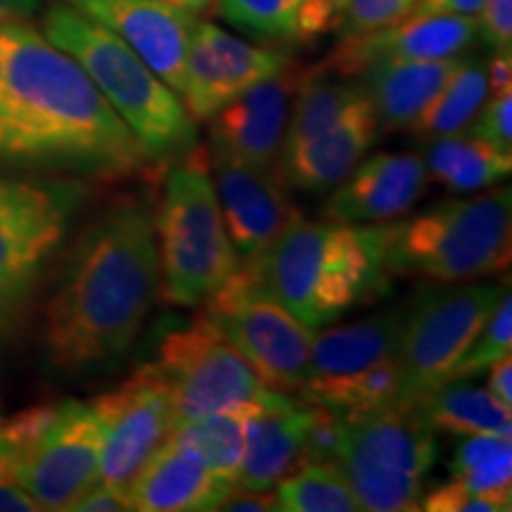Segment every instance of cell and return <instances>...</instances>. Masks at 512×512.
<instances>
[{"instance_id": "8fae6325", "label": "cell", "mask_w": 512, "mask_h": 512, "mask_svg": "<svg viewBox=\"0 0 512 512\" xmlns=\"http://www.w3.org/2000/svg\"><path fill=\"white\" fill-rule=\"evenodd\" d=\"M209 323L245 356L259 380L280 394L297 392L309 380L311 344L306 328L259 285L249 264H240L204 302Z\"/></svg>"}, {"instance_id": "ee69618b", "label": "cell", "mask_w": 512, "mask_h": 512, "mask_svg": "<svg viewBox=\"0 0 512 512\" xmlns=\"http://www.w3.org/2000/svg\"><path fill=\"white\" fill-rule=\"evenodd\" d=\"M0 512H41V505L3 470H0Z\"/></svg>"}, {"instance_id": "1f68e13d", "label": "cell", "mask_w": 512, "mask_h": 512, "mask_svg": "<svg viewBox=\"0 0 512 512\" xmlns=\"http://www.w3.org/2000/svg\"><path fill=\"white\" fill-rule=\"evenodd\" d=\"M302 0H219V12L230 27L261 41H297Z\"/></svg>"}, {"instance_id": "277c9868", "label": "cell", "mask_w": 512, "mask_h": 512, "mask_svg": "<svg viewBox=\"0 0 512 512\" xmlns=\"http://www.w3.org/2000/svg\"><path fill=\"white\" fill-rule=\"evenodd\" d=\"M41 34L81 64L152 166H171L197 145V126L181 95L110 29L72 5L57 3L43 17Z\"/></svg>"}, {"instance_id": "836d02e7", "label": "cell", "mask_w": 512, "mask_h": 512, "mask_svg": "<svg viewBox=\"0 0 512 512\" xmlns=\"http://www.w3.org/2000/svg\"><path fill=\"white\" fill-rule=\"evenodd\" d=\"M418 0H347L339 22L342 38L380 31L411 17Z\"/></svg>"}, {"instance_id": "44dd1931", "label": "cell", "mask_w": 512, "mask_h": 512, "mask_svg": "<svg viewBox=\"0 0 512 512\" xmlns=\"http://www.w3.org/2000/svg\"><path fill=\"white\" fill-rule=\"evenodd\" d=\"M377 138L380 128L366 98L318 138L280 152L278 169L285 183L297 190H335L366 159Z\"/></svg>"}, {"instance_id": "5bb4252c", "label": "cell", "mask_w": 512, "mask_h": 512, "mask_svg": "<svg viewBox=\"0 0 512 512\" xmlns=\"http://www.w3.org/2000/svg\"><path fill=\"white\" fill-rule=\"evenodd\" d=\"M207 155L223 223L240 264L259 256L285 228L302 219L278 166H254L216 147H207Z\"/></svg>"}, {"instance_id": "484cf974", "label": "cell", "mask_w": 512, "mask_h": 512, "mask_svg": "<svg viewBox=\"0 0 512 512\" xmlns=\"http://www.w3.org/2000/svg\"><path fill=\"white\" fill-rule=\"evenodd\" d=\"M430 430H444L451 434H501L510 437L512 418L510 408L498 403L486 389L453 380L441 384L427 394L413 411Z\"/></svg>"}, {"instance_id": "d6986e66", "label": "cell", "mask_w": 512, "mask_h": 512, "mask_svg": "<svg viewBox=\"0 0 512 512\" xmlns=\"http://www.w3.org/2000/svg\"><path fill=\"white\" fill-rule=\"evenodd\" d=\"M427 169L413 152H380L363 159L337 185L323 219L339 223H382L399 219L427 188Z\"/></svg>"}, {"instance_id": "f546056e", "label": "cell", "mask_w": 512, "mask_h": 512, "mask_svg": "<svg viewBox=\"0 0 512 512\" xmlns=\"http://www.w3.org/2000/svg\"><path fill=\"white\" fill-rule=\"evenodd\" d=\"M256 411H216L183 422L174 437L200 456L211 472L235 482L245 456L247 418Z\"/></svg>"}, {"instance_id": "f1b7e54d", "label": "cell", "mask_w": 512, "mask_h": 512, "mask_svg": "<svg viewBox=\"0 0 512 512\" xmlns=\"http://www.w3.org/2000/svg\"><path fill=\"white\" fill-rule=\"evenodd\" d=\"M302 392L306 401L328 406L342 418L387 411L396 406V396H399V368L394 358H387L377 366L356 370V373L309 377Z\"/></svg>"}, {"instance_id": "bcb514c9", "label": "cell", "mask_w": 512, "mask_h": 512, "mask_svg": "<svg viewBox=\"0 0 512 512\" xmlns=\"http://www.w3.org/2000/svg\"><path fill=\"white\" fill-rule=\"evenodd\" d=\"M486 79H489V95L510 91L512 88V50L494 53V60L486 62Z\"/></svg>"}, {"instance_id": "4dcf8cb0", "label": "cell", "mask_w": 512, "mask_h": 512, "mask_svg": "<svg viewBox=\"0 0 512 512\" xmlns=\"http://www.w3.org/2000/svg\"><path fill=\"white\" fill-rule=\"evenodd\" d=\"M283 512H358L354 491L337 463H306L278 484Z\"/></svg>"}, {"instance_id": "9c48e42d", "label": "cell", "mask_w": 512, "mask_h": 512, "mask_svg": "<svg viewBox=\"0 0 512 512\" xmlns=\"http://www.w3.org/2000/svg\"><path fill=\"white\" fill-rule=\"evenodd\" d=\"M83 195L76 183L0 176V339L29 306Z\"/></svg>"}, {"instance_id": "603a6c76", "label": "cell", "mask_w": 512, "mask_h": 512, "mask_svg": "<svg viewBox=\"0 0 512 512\" xmlns=\"http://www.w3.org/2000/svg\"><path fill=\"white\" fill-rule=\"evenodd\" d=\"M460 57V55H458ZM458 57L444 60H389L375 62L361 72L366 98L373 107L380 133L408 131L420 117L453 67Z\"/></svg>"}, {"instance_id": "ffe728a7", "label": "cell", "mask_w": 512, "mask_h": 512, "mask_svg": "<svg viewBox=\"0 0 512 512\" xmlns=\"http://www.w3.org/2000/svg\"><path fill=\"white\" fill-rule=\"evenodd\" d=\"M235 482L211 472L207 463L171 434L128 489V508L138 512L216 510Z\"/></svg>"}, {"instance_id": "8d00e7d4", "label": "cell", "mask_w": 512, "mask_h": 512, "mask_svg": "<svg viewBox=\"0 0 512 512\" xmlns=\"http://www.w3.org/2000/svg\"><path fill=\"white\" fill-rule=\"evenodd\" d=\"M420 510L427 512H503L501 505L491 498L479 496L470 491L458 479H451L448 484H441L432 489L430 494L422 496Z\"/></svg>"}, {"instance_id": "7dc6e473", "label": "cell", "mask_w": 512, "mask_h": 512, "mask_svg": "<svg viewBox=\"0 0 512 512\" xmlns=\"http://www.w3.org/2000/svg\"><path fill=\"white\" fill-rule=\"evenodd\" d=\"M38 8V0H0V27L3 24L24 22L34 15Z\"/></svg>"}, {"instance_id": "9a60e30c", "label": "cell", "mask_w": 512, "mask_h": 512, "mask_svg": "<svg viewBox=\"0 0 512 512\" xmlns=\"http://www.w3.org/2000/svg\"><path fill=\"white\" fill-rule=\"evenodd\" d=\"M292 60L278 50L249 46L211 22L192 27L181 100L195 124L209 121L247 88L280 74Z\"/></svg>"}, {"instance_id": "d590c367", "label": "cell", "mask_w": 512, "mask_h": 512, "mask_svg": "<svg viewBox=\"0 0 512 512\" xmlns=\"http://www.w3.org/2000/svg\"><path fill=\"white\" fill-rule=\"evenodd\" d=\"M311 403V401H309ZM344 418L328 406L313 403V418L302 451V463H337L342 451Z\"/></svg>"}, {"instance_id": "f6af8a7d", "label": "cell", "mask_w": 512, "mask_h": 512, "mask_svg": "<svg viewBox=\"0 0 512 512\" xmlns=\"http://www.w3.org/2000/svg\"><path fill=\"white\" fill-rule=\"evenodd\" d=\"M498 403L512 408V358L510 354L498 358L489 368V389H486Z\"/></svg>"}, {"instance_id": "681fc988", "label": "cell", "mask_w": 512, "mask_h": 512, "mask_svg": "<svg viewBox=\"0 0 512 512\" xmlns=\"http://www.w3.org/2000/svg\"><path fill=\"white\" fill-rule=\"evenodd\" d=\"M12 451V446H10V441L3 437V434H0V460H3L5 456H8V453Z\"/></svg>"}, {"instance_id": "ba28073f", "label": "cell", "mask_w": 512, "mask_h": 512, "mask_svg": "<svg viewBox=\"0 0 512 512\" xmlns=\"http://www.w3.org/2000/svg\"><path fill=\"white\" fill-rule=\"evenodd\" d=\"M174 406L176 427L216 411H261L290 399L273 392L209 318L169 330L152 361Z\"/></svg>"}, {"instance_id": "e575fe53", "label": "cell", "mask_w": 512, "mask_h": 512, "mask_svg": "<svg viewBox=\"0 0 512 512\" xmlns=\"http://www.w3.org/2000/svg\"><path fill=\"white\" fill-rule=\"evenodd\" d=\"M467 131L501 155H512V88L486 98Z\"/></svg>"}, {"instance_id": "f35d334b", "label": "cell", "mask_w": 512, "mask_h": 512, "mask_svg": "<svg viewBox=\"0 0 512 512\" xmlns=\"http://www.w3.org/2000/svg\"><path fill=\"white\" fill-rule=\"evenodd\" d=\"M477 15L484 46L494 53L512 50V0H482Z\"/></svg>"}, {"instance_id": "2e32d148", "label": "cell", "mask_w": 512, "mask_h": 512, "mask_svg": "<svg viewBox=\"0 0 512 512\" xmlns=\"http://www.w3.org/2000/svg\"><path fill=\"white\" fill-rule=\"evenodd\" d=\"M306 69L287 64L280 74L247 88L209 119V147L254 166H278L287 117Z\"/></svg>"}, {"instance_id": "3957f363", "label": "cell", "mask_w": 512, "mask_h": 512, "mask_svg": "<svg viewBox=\"0 0 512 512\" xmlns=\"http://www.w3.org/2000/svg\"><path fill=\"white\" fill-rule=\"evenodd\" d=\"M387 240L389 226L299 219L242 264L306 328L323 330L384 290Z\"/></svg>"}, {"instance_id": "d6a6232c", "label": "cell", "mask_w": 512, "mask_h": 512, "mask_svg": "<svg viewBox=\"0 0 512 512\" xmlns=\"http://www.w3.org/2000/svg\"><path fill=\"white\" fill-rule=\"evenodd\" d=\"M512 347V297L505 290L503 297L498 299L496 309L491 311V316L486 318L484 328L479 330V335L472 339V344L467 351L460 356V361L453 366L448 382L453 380H467V377H475L484 370H489L498 358L508 356Z\"/></svg>"}, {"instance_id": "ac0fdd59", "label": "cell", "mask_w": 512, "mask_h": 512, "mask_svg": "<svg viewBox=\"0 0 512 512\" xmlns=\"http://www.w3.org/2000/svg\"><path fill=\"white\" fill-rule=\"evenodd\" d=\"M477 36V15L408 17L394 27L342 38L323 67L332 74L354 76L375 62L444 60L465 53Z\"/></svg>"}, {"instance_id": "52a82bcc", "label": "cell", "mask_w": 512, "mask_h": 512, "mask_svg": "<svg viewBox=\"0 0 512 512\" xmlns=\"http://www.w3.org/2000/svg\"><path fill=\"white\" fill-rule=\"evenodd\" d=\"M434 460V430L415 413L387 408L344 418L337 465L347 477L361 510H420L425 477Z\"/></svg>"}, {"instance_id": "cb8c5ba5", "label": "cell", "mask_w": 512, "mask_h": 512, "mask_svg": "<svg viewBox=\"0 0 512 512\" xmlns=\"http://www.w3.org/2000/svg\"><path fill=\"white\" fill-rule=\"evenodd\" d=\"M406 309L384 311L356 323L316 332L311 344L309 377L347 375L396 356Z\"/></svg>"}, {"instance_id": "b9f144b4", "label": "cell", "mask_w": 512, "mask_h": 512, "mask_svg": "<svg viewBox=\"0 0 512 512\" xmlns=\"http://www.w3.org/2000/svg\"><path fill=\"white\" fill-rule=\"evenodd\" d=\"M216 510H228V512H268L278 510V501H275V494H268V491H240L233 489L230 494L223 498L221 505Z\"/></svg>"}, {"instance_id": "7402d4cb", "label": "cell", "mask_w": 512, "mask_h": 512, "mask_svg": "<svg viewBox=\"0 0 512 512\" xmlns=\"http://www.w3.org/2000/svg\"><path fill=\"white\" fill-rule=\"evenodd\" d=\"M313 418V403L299 406L285 399L247 418L245 456L235 479L240 491H271L302 463V451Z\"/></svg>"}, {"instance_id": "60d3db41", "label": "cell", "mask_w": 512, "mask_h": 512, "mask_svg": "<svg viewBox=\"0 0 512 512\" xmlns=\"http://www.w3.org/2000/svg\"><path fill=\"white\" fill-rule=\"evenodd\" d=\"M121 510H131L128 508V496L119 494V491L110 489L107 484L98 482L72 505V510L69 512H121Z\"/></svg>"}, {"instance_id": "7a4b0ae2", "label": "cell", "mask_w": 512, "mask_h": 512, "mask_svg": "<svg viewBox=\"0 0 512 512\" xmlns=\"http://www.w3.org/2000/svg\"><path fill=\"white\" fill-rule=\"evenodd\" d=\"M155 219L143 202L107 209L74 247L46 304L43 344L62 373L119 363L159 294Z\"/></svg>"}, {"instance_id": "6da1fadb", "label": "cell", "mask_w": 512, "mask_h": 512, "mask_svg": "<svg viewBox=\"0 0 512 512\" xmlns=\"http://www.w3.org/2000/svg\"><path fill=\"white\" fill-rule=\"evenodd\" d=\"M0 159L105 178L152 166L81 64L24 22L0 27Z\"/></svg>"}, {"instance_id": "c3c4849f", "label": "cell", "mask_w": 512, "mask_h": 512, "mask_svg": "<svg viewBox=\"0 0 512 512\" xmlns=\"http://www.w3.org/2000/svg\"><path fill=\"white\" fill-rule=\"evenodd\" d=\"M169 5H174V8L188 12V15L197 17L202 15V12L209 10V5L214 3V0H166Z\"/></svg>"}, {"instance_id": "8992f818", "label": "cell", "mask_w": 512, "mask_h": 512, "mask_svg": "<svg viewBox=\"0 0 512 512\" xmlns=\"http://www.w3.org/2000/svg\"><path fill=\"white\" fill-rule=\"evenodd\" d=\"M510 188L448 200L389 226L384 268L437 283H460L508 271L512 256Z\"/></svg>"}, {"instance_id": "30bf717a", "label": "cell", "mask_w": 512, "mask_h": 512, "mask_svg": "<svg viewBox=\"0 0 512 512\" xmlns=\"http://www.w3.org/2000/svg\"><path fill=\"white\" fill-rule=\"evenodd\" d=\"M505 287L498 283L444 287L420 292L406 309L396 368V411H413L427 394L448 382V375L472 339L484 328Z\"/></svg>"}, {"instance_id": "4fadbf2b", "label": "cell", "mask_w": 512, "mask_h": 512, "mask_svg": "<svg viewBox=\"0 0 512 512\" xmlns=\"http://www.w3.org/2000/svg\"><path fill=\"white\" fill-rule=\"evenodd\" d=\"M100 422V482L128 496L136 477L176 430L174 406L152 363L91 401Z\"/></svg>"}, {"instance_id": "7c38bea8", "label": "cell", "mask_w": 512, "mask_h": 512, "mask_svg": "<svg viewBox=\"0 0 512 512\" xmlns=\"http://www.w3.org/2000/svg\"><path fill=\"white\" fill-rule=\"evenodd\" d=\"M0 470L41 510H72L100 482V422L91 403H57L53 422L34 441L12 448L0 460Z\"/></svg>"}, {"instance_id": "5b68a950", "label": "cell", "mask_w": 512, "mask_h": 512, "mask_svg": "<svg viewBox=\"0 0 512 512\" xmlns=\"http://www.w3.org/2000/svg\"><path fill=\"white\" fill-rule=\"evenodd\" d=\"M164 297L176 306H200L238 271L240 256L209 171L207 147L195 145L171 164L155 221Z\"/></svg>"}, {"instance_id": "d4e9b609", "label": "cell", "mask_w": 512, "mask_h": 512, "mask_svg": "<svg viewBox=\"0 0 512 512\" xmlns=\"http://www.w3.org/2000/svg\"><path fill=\"white\" fill-rule=\"evenodd\" d=\"M420 157L427 178L453 192L489 188L512 171V155H501L470 133L422 140Z\"/></svg>"}, {"instance_id": "74e56055", "label": "cell", "mask_w": 512, "mask_h": 512, "mask_svg": "<svg viewBox=\"0 0 512 512\" xmlns=\"http://www.w3.org/2000/svg\"><path fill=\"white\" fill-rule=\"evenodd\" d=\"M344 5L347 0H302L297 15V41L311 43L337 29Z\"/></svg>"}, {"instance_id": "83f0119b", "label": "cell", "mask_w": 512, "mask_h": 512, "mask_svg": "<svg viewBox=\"0 0 512 512\" xmlns=\"http://www.w3.org/2000/svg\"><path fill=\"white\" fill-rule=\"evenodd\" d=\"M363 100L366 93L358 83L332 79L323 64L306 69L287 117L283 150L318 138Z\"/></svg>"}, {"instance_id": "7bdbcfd3", "label": "cell", "mask_w": 512, "mask_h": 512, "mask_svg": "<svg viewBox=\"0 0 512 512\" xmlns=\"http://www.w3.org/2000/svg\"><path fill=\"white\" fill-rule=\"evenodd\" d=\"M482 0H418L411 17L430 15H477Z\"/></svg>"}, {"instance_id": "4316f807", "label": "cell", "mask_w": 512, "mask_h": 512, "mask_svg": "<svg viewBox=\"0 0 512 512\" xmlns=\"http://www.w3.org/2000/svg\"><path fill=\"white\" fill-rule=\"evenodd\" d=\"M489 98L486 62L479 57H458L444 86L427 102V107L408 128L418 140L458 136L470 128L472 119Z\"/></svg>"}, {"instance_id": "ab89813d", "label": "cell", "mask_w": 512, "mask_h": 512, "mask_svg": "<svg viewBox=\"0 0 512 512\" xmlns=\"http://www.w3.org/2000/svg\"><path fill=\"white\" fill-rule=\"evenodd\" d=\"M508 446L510 437H501V434H465L456 453H453L451 475H460V472L470 470V467H477Z\"/></svg>"}, {"instance_id": "e0dca14e", "label": "cell", "mask_w": 512, "mask_h": 512, "mask_svg": "<svg viewBox=\"0 0 512 512\" xmlns=\"http://www.w3.org/2000/svg\"><path fill=\"white\" fill-rule=\"evenodd\" d=\"M119 36L166 86L181 93L195 17L166 0H67Z\"/></svg>"}]
</instances>
